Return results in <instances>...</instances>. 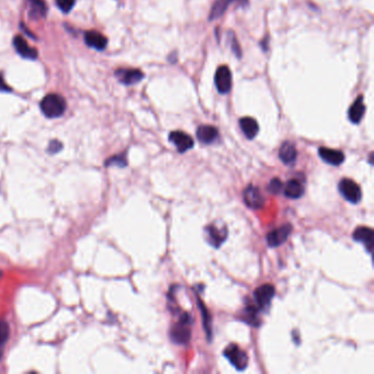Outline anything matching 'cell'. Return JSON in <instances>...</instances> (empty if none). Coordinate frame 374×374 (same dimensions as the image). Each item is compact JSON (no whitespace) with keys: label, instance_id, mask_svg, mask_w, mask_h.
Wrapping results in <instances>:
<instances>
[{"label":"cell","instance_id":"cell-30","mask_svg":"<svg viewBox=\"0 0 374 374\" xmlns=\"http://www.w3.org/2000/svg\"><path fill=\"white\" fill-rule=\"evenodd\" d=\"M0 91H3V92H10L11 91V88L6 84L5 79H4L2 74H0Z\"/></svg>","mask_w":374,"mask_h":374},{"label":"cell","instance_id":"cell-10","mask_svg":"<svg viewBox=\"0 0 374 374\" xmlns=\"http://www.w3.org/2000/svg\"><path fill=\"white\" fill-rule=\"evenodd\" d=\"M206 241L213 246L214 248H219L220 246L226 241L227 238V229L226 227H218L215 225H209L205 228Z\"/></svg>","mask_w":374,"mask_h":374},{"label":"cell","instance_id":"cell-7","mask_svg":"<svg viewBox=\"0 0 374 374\" xmlns=\"http://www.w3.org/2000/svg\"><path fill=\"white\" fill-rule=\"evenodd\" d=\"M292 232V226L290 224H284L279 228H275L267 234V244L269 247L275 248L283 245L288 240Z\"/></svg>","mask_w":374,"mask_h":374},{"label":"cell","instance_id":"cell-15","mask_svg":"<svg viewBox=\"0 0 374 374\" xmlns=\"http://www.w3.org/2000/svg\"><path fill=\"white\" fill-rule=\"evenodd\" d=\"M85 42L89 47H92L94 50L103 51L107 47L108 40L105 35H102L100 32L87 31L85 33Z\"/></svg>","mask_w":374,"mask_h":374},{"label":"cell","instance_id":"cell-25","mask_svg":"<svg viewBox=\"0 0 374 374\" xmlns=\"http://www.w3.org/2000/svg\"><path fill=\"white\" fill-rule=\"evenodd\" d=\"M127 165L126 156L125 154L115 155L113 157L109 158L106 162V166H117V167H125Z\"/></svg>","mask_w":374,"mask_h":374},{"label":"cell","instance_id":"cell-5","mask_svg":"<svg viewBox=\"0 0 374 374\" xmlns=\"http://www.w3.org/2000/svg\"><path fill=\"white\" fill-rule=\"evenodd\" d=\"M243 196H244L245 204L247 205L248 208L253 209V210H259V209L264 208L266 200L258 187L253 186V185L247 186V188L244 190Z\"/></svg>","mask_w":374,"mask_h":374},{"label":"cell","instance_id":"cell-17","mask_svg":"<svg viewBox=\"0 0 374 374\" xmlns=\"http://www.w3.org/2000/svg\"><path fill=\"white\" fill-rule=\"evenodd\" d=\"M279 158L284 165H293L297 162L298 150L292 142L286 141L279 149Z\"/></svg>","mask_w":374,"mask_h":374},{"label":"cell","instance_id":"cell-13","mask_svg":"<svg viewBox=\"0 0 374 374\" xmlns=\"http://www.w3.org/2000/svg\"><path fill=\"white\" fill-rule=\"evenodd\" d=\"M318 155L325 163L331 166H339L345 162V154L338 149L321 147L318 149Z\"/></svg>","mask_w":374,"mask_h":374},{"label":"cell","instance_id":"cell-26","mask_svg":"<svg viewBox=\"0 0 374 374\" xmlns=\"http://www.w3.org/2000/svg\"><path fill=\"white\" fill-rule=\"evenodd\" d=\"M55 3H56L62 12L68 13L74 8L76 0H55Z\"/></svg>","mask_w":374,"mask_h":374},{"label":"cell","instance_id":"cell-29","mask_svg":"<svg viewBox=\"0 0 374 374\" xmlns=\"http://www.w3.org/2000/svg\"><path fill=\"white\" fill-rule=\"evenodd\" d=\"M230 38H232V51H233V53L236 55L238 58H241L242 50H241L240 45H238V42H237L235 35H232V36H230Z\"/></svg>","mask_w":374,"mask_h":374},{"label":"cell","instance_id":"cell-20","mask_svg":"<svg viewBox=\"0 0 374 374\" xmlns=\"http://www.w3.org/2000/svg\"><path fill=\"white\" fill-rule=\"evenodd\" d=\"M240 125L243 133L245 134V136L248 140H253L257 136V134L259 132V125L254 119L249 116L242 117L240 120Z\"/></svg>","mask_w":374,"mask_h":374},{"label":"cell","instance_id":"cell-23","mask_svg":"<svg viewBox=\"0 0 374 374\" xmlns=\"http://www.w3.org/2000/svg\"><path fill=\"white\" fill-rule=\"evenodd\" d=\"M198 306H199V308H200V311L202 313L203 326H204V329L206 332V336L209 337V340H211V338H212V318H211L210 312H209V309L204 306V303L200 299H198Z\"/></svg>","mask_w":374,"mask_h":374},{"label":"cell","instance_id":"cell-1","mask_svg":"<svg viewBox=\"0 0 374 374\" xmlns=\"http://www.w3.org/2000/svg\"><path fill=\"white\" fill-rule=\"evenodd\" d=\"M42 113L50 119H56L64 114L66 110V101L62 95L56 93H50L45 95L41 101Z\"/></svg>","mask_w":374,"mask_h":374},{"label":"cell","instance_id":"cell-14","mask_svg":"<svg viewBox=\"0 0 374 374\" xmlns=\"http://www.w3.org/2000/svg\"><path fill=\"white\" fill-rule=\"evenodd\" d=\"M13 46L20 56L27 60H35L37 57V51L32 49L25 38L17 35L13 38Z\"/></svg>","mask_w":374,"mask_h":374},{"label":"cell","instance_id":"cell-6","mask_svg":"<svg viewBox=\"0 0 374 374\" xmlns=\"http://www.w3.org/2000/svg\"><path fill=\"white\" fill-rule=\"evenodd\" d=\"M214 83H215L216 89L220 93H228L233 86L230 69L227 66H220L216 70L215 76H214Z\"/></svg>","mask_w":374,"mask_h":374},{"label":"cell","instance_id":"cell-11","mask_svg":"<svg viewBox=\"0 0 374 374\" xmlns=\"http://www.w3.org/2000/svg\"><path fill=\"white\" fill-rule=\"evenodd\" d=\"M115 76L119 79V82L125 86L137 84L144 78V74H143L140 69H132V68L117 69L115 71Z\"/></svg>","mask_w":374,"mask_h":374},{"label":"cell","instance_id":"cell-9","mask_svg":"<svg viewBox=\"0 0 374 374\" xmlns=\"http://www.w3.org/2000/svg\"><path fill=\"white\" fill-rule=\"evenodd\" d=\"M169 141L176 146L177 150L180 154H184L188 152L189 149L194 146L193 139L185 132L181 131H173L169 134Z\"/></svg>","mask_w":374,"mask_h":374},{"label":"cell","instance_id":"cell-8","mask_svg":"<svg viewBox=\"0 0 374 374\" xmlns=\"http://www.w3.org/2000/svg\"><path fill=\"white\" fill-rule=\"evenodd\" d=\"M275 294V289L272 284H264L254 290L253 299L258 308H267Z\"/></svg>","mask_w":374,"mask_h":374},{"label":"cell","instance_id":"cell-3","mask_svg":"<svg viewBox=\"0 0 374 374\" xmlns=\"http://www.w3.org/2000/svg\"><path fill=\"white\" fill-rule=\"evenodd\" d=\"M224 357L237 371L245 370L249 362L247 353L235 344L229 345L224 350Z\"/></svg>","mask_w":374,"mask_h":374},{"label":"cell","instance_id":"cell-18","mask_svg":"<svg viewBox=\"0 0 374 374\" xmlns=\"http://www.w3.org/2000/svg\"><path fill=\"white\" fill-rule=\"evenodd\" d=\"M196 137L202 144H212L219 137V131L212 125H200L196 129Z\"/></svg>","mask_w":374,"mask_h":374},{"label":"cell","instance_id":"cell-28","mask_svg":"<svg viewBox=\"0 0 374 374\" xmlns=\"http://www.w3.org/2000/svg\"><path fill=\"white\" fill-rule=\"evenodd\" d=\"M62 147H63V144H62L61 142H58L56 140L51 141L50 145H49V153H51V154H56V153H58L60 150L62 149Z\"/></svg>","mask_w":374,"mask_h":374},{"label":"cell","instance_id":"cell-32","mask_svg":"<svg viewBox=\"0 0 374 374\" xmlns=\"http://www.w3.org/2000/svg\"><path fill=\"white\" fill-rule=\"evenodd\" d=\"M2 277H3V272L0 271V279H2Z\"/></svg>","mask_w":374,"mask_h":374},{"label":"cell","instance_id":"cell-21","mask_svg":"<svg viewBox=\"0 0 374 374\" xmlns=\"http://www.w3.org/2000/svg\"><path fill=\"white\" fill-rule=\"evenodd\" d=\"M304 191V186L300 180L290 179L284 188V195L289 199H300Z\"/></svg>","mask_w":374,"mask_h":374},{"label":"cell","instance_id":"cell-24","mask_svg":"<svg viewBox=\"0 0 374 374\" xmlns=\"http://www.w3.org/2000/svg\"><path fill=\"white\" fill-rule=\"evenodd\" d=\"M9 325H8L5 321H0V360L3 359L4 355V347L7 344L8 339H9Z\"/></svg>","mask_w":374,"mask_h":374},{"label":"cell","instance_id":"cell-12","mask_svg":"<svg viewBox=\"0 0 374 374\" xmlns=\"http://www.w3.org/2000/svg\"><path fill=\"white\" fill-rule=\"evenodd\" d=\"M373 230L370 227L360 226L355 229L352 238L355 242L361 243L367 248L368 252L371 253L373 250Z\"/></svg>","mask_w":374,"mask_h":374},{"label":"cell","instance_id":"cell-22","mask_svg":"<svg viewBox=\"0 0 374 374\" xmlns=\"http://www.w3.org/2000/svg\"><path fill=\"white\" fill-rule=\"evenodd\" d=\"M233 3H235V0H216V2L214 3V5L212 7V10L210 12V20L213 21V20L221 18L227 10L229 5Z\"/></svg>","mask_w":374,"mask_h":374},{"label":"cell","instance_id":"cell-16","mask_svg":"<svg viewBox=\"0 0 374 374\" xmlns=\"http://www.w3.org/2000/svg\"><path fill=\"white\" fill-rule=\"evenodd\" d=\"M47 6L44 0H28V14L32 20H41L46 17Z\"/></svg>","mask_w":374,"mask_h":374},{"label":"cell","instance_id":"cell-2","mask_svg":"<svg viewBox=\"0 0 374 374\" xmlns=\"http://www.w3.org/2000/svg\"><path fill=\"white\" fill-rule=\"evenodd\" d=\"M191 317L188 313H184L180 316V320L174 324L170 329V339L177 345H187L191 338L190 324Z\"/></svg>","mask_w":374,"mask_h":374},{"label":"cell","instance_id":"cell-31","mask_svg":"<svg viewBox=\"0 0 374 374\" xmlns=\"http://www.w3.org/2000/svg\"><path fill=\"white\" fill-rule=\"evenodd\" d=\"M235 3H238L241 6H246L248 4V0H235Z\"/></svg>","mask_w":374,"mask_h":374},{"label":"cell","instance_id":"cell-19","mask_svg":"<svg viewBox=\"0 0 374 374\" xmlns=\"http://www.w3.org/2000/svg\"><path fill=\"white\" fill-rule=\"evenodd\" d=\"M364 112H365V106L363 103V97L360 95L359 98H357V100L352 103V106L349 109L348 112L349 120L355 124L360 123L364 115Z\"/></svg>","mask_w":374,"mask_h":374},{"label":"cell","instance_id":"cell-27","mask_svg":"<svg viewBox=\"0 0 374 374\" xmlns=\"http://www.w3.org/2000/svg\"><path fill=\"white\" fill-rule=\"evenodd\" d=\"M283 189V184L280 179L278 178H273L271 181L269 182L268 185V191L271 192L272 194H278L281 192V190Z\"/></svg>","mask_w":374,"mask_h":374},{"label":"cell","instance_id":"cell-4","mask_svg":"<svg viewBox=\"0 0 374 374\" xmlns=\"http://www.w3.org/2000/svg\"><path fill=\"white\" fill-rule=\"evenodd\" d=\"M338 190L346 200L352 204H357L361 201L362 191L360 186L351 179L345 178L339 182Z\"/></svg>","mask_w":374,"mask_h":374}]
</instances>
